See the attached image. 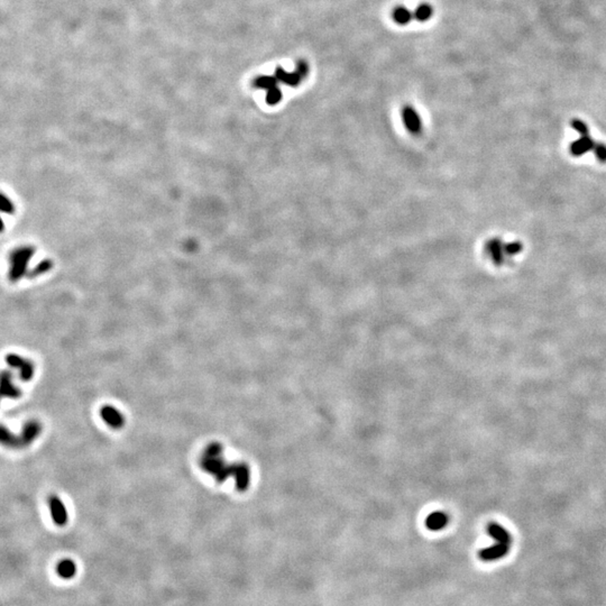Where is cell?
Returning a JSON list of instances; mask_svg holds the SVG:
<instances>
[{
  "mask_svg": "<svg viewBox=\"0 0 606 606\" xmlns=\"http://www.w3.org/2000/svg\"><path fill=\"white\" fill-rule=\"evenodd\" d=\"M202 468L212 474L218 481H224L229 475L236 479V485L239 491H245L250 484V469L246 464L227 465L220 456H208L204 454L202 459Z\"/></svg>",
  "mask_w": 606,
  "mask_h": 606,
  "instance_id": "obj_1",
  "label": "cell"
},
{
  "mask_svg": "<svg viewBox=\"0 0 606 606\" xmlns=\"http://www.w3.org/2000/svg\"><path fill=\"white\" fill-rule=\"evenodd\" d=\"M41 432V427L38 425L37 422H28L25 426L24 431H23L22 437H16L14 436L13 433L9 432L8 430H7L5 427H2V431H1V440L3 444L9 445V446H14V447H21V446H25L28 445L32 442L35 438H37L38 434Z\"/></svg>",
  "mask_w": 606,
  "mask_h": 606,
  "instance_id": "obj_2",
  "label": "cell"
},
{
  "mask_svg": "<svg viewBox=\"0 0 606 606\" xmlns=\"http://www.w3.org/2000/svg\"><path fill=\"white\" fill-rule=\"evenodd\" d=\"M6 362L9 366L19 371L21 379L27 382V380L32 379L34 375V366L29 360L23 358V357L18 355H15V354H10V355L6 356Z\"/></svg>",
  "mask_w": 606,
  "mask_h": 606,
  "instance_id": "obj_3",
  "label": "cell"
},
{
  "mask_svg": "<svg viewBox=\"0 0 606 606\" xmlns=\"http://www.w3.org/2000/svg\"><path fill=\"white\" fill-rule=\"evenodd\" d=\"M510 550V545H505V543L496 542L495 545H492L487 548H484L479 553V557L483 561H495L499 559L503 558L504 556Z\"/></svg>",
  "mask_w": 606,
  "mask_h": 606,
  "instance_id": "obj_4",
  "label": "cell"
},
{
  "mask_svg": "<svg viewBox=\"0 0 606 606\" xmlns=\"http://www.w3.org/2000/svg\"><path fill=\"white\" fill-rule=\"evenodd\" d=\"M50 515L54 523L56 526H65L68 522V511L65 507L64 503L57 496H52L50 499Z\"/></svg>",
  "mask_w": 606,
  "mask_h": 606,
  "instance_id": "obj_5",
  "label": "cell"
},
{
  "mask_svg": "<svg viewBox=\"0 0 606 606\" xmlns=\"http://www.w3.org/2000/svg\"><path fill=\"white\" fill-rule=\"evenodd\" d=\"M402 118L405 127L411 133L418 134L421 130V119L419 117L418 112L414 110V108L406 106L402 110Z\"/></svg>",
  "mask_w": 606,
  "mask_h": 606,
  "instance_id": "obj_6",
  "label": "cell"
},
{
  "mask_svg": "<svg viewBox=\"0 0 606 606\" xmlns=\"http://www.w3.org/2000/svg\"><path fill=\"white\" fill-rule=\"evenodd\" d=\"M101 417L107 425H109L111 428L115 429L122 428L124 423H125L123 414L116 407L110 405H106L101 409Z\"/></svg>",
  "mask_w": 606,
  "mask_h": 606,
  "instance_id": "obj_7",
  "label": "cell"
},
{
  "mask_svg": "<svg viewBox=\"0 0 606 606\" xmlns=\"http://www.w3.org/2000/svg\"><path fill=\"white\" fill-rule=\"evenodd\" d=\"M448 524V515L442 511H436L426 519V526L431 531H440Z\"/></svg>",
  "mask_w": 606,
  "mask_h": 606,
  "instance_id": "obj_8",
  "label": "cell"
},
{
  "mask_svg": "<svg viewBox=\"0 0 606 606\" xmlns=\"http://www.w3.org/2000/svg\"><path fill=\"white\" fill-rule=\"evenodd\" d=\"M487 533L495 540V542L510 545L512 541V537L511 534L508 533V531L502 526L494 522L489 523L487 526Z\"/></svg>",
  "mask_w": 606,
  "mask_h": 606,
  "instance_id": "obj_9",
  "label": "cell"
},
{
  "mask_svg": "<svg viewBox=\"0 0 606 606\" xmlns=\"http://www.w3.org/2000/svg\"><path fill=\"white\" fill-rule=\"evenodd\" d=\"M1 386V394L5 398L16 399L21 396V390L14 385L13 382H11V374L6 371L2 372Z\"/></svg>",
  "mask_w": 606,
  "mask_h": 606,
  "instance_id": "obj_10",
  "label": "cell"
},
{
  "mask_svg": "<svg viewBox=\"0 0 606 606\" xmlns=\"http://www.w3.org/2000/svg\"><path fill=\"white\" fill-rule=\"evenodd\" d=\"M275 77H277L278 81H281V82L291 85V87H297V85L300 84L302 80V76L299 75L297 71L289 73L281 67H278L275 70Z\"/></svg>",
  "mask_w": 606,
  "mask_h": 606,
  "instance_id": "obj_11",
  "label": "cell"
},
{
  "mask_svg": "<svg viewBox=\"0 0 606 606\" xmlns=\"http://www.w3.org/2000/svg\"><path fill=\"white\" fill-rule=\"evenodd\" d=\"M76 570V564L72 560H70V559L62 560L59 566H57V573H59L62 578H65V580H69V578H72L75 576Z\"/></svg>",
  "mask_w": 606,
  "mask_h": 606,
  "instance_id": "obj_12",
  "label": "cell"
},
{
  "mask_svg": "<svg viewBox=\"0 0 606 606\" xmlns=\"http://www.w3.org/2000/svg\"><path fill=\"white\" fill-rule=\"evenodd\" d=\"M413 15L411 11L405 8V7H396L393 10V19L400 25H405L412 19Z\"/></svg>",
  "mask_w": 606,
  "mask_h": 606,
  "instance_id": "obj_13",
  "label": "cell"
},
{
  "mask_svg": "<svg viewBox=\"0 0 606 606\" xmlns=\"http://www.w3.org/2000/svg\"><path fill=\"white\" fill-rule=\"evenodd\" d=\"M278 80L275 76H257L254 81L255 87L261 88V89H266V90H269V89L277 87L278 85Z\"/></svg>",
  "mask_w": 606,
  "mask_h": 606,
  "instance_id": "obj_14",
  "label": "cell"
},
{
  "mask_svg": "<svg viewBox=\"0 0 606 606\" xmlns=\"http://www.w3.org/2000/svg\"><path fill=\"white\" fill-rule=\"evenodd\" d=\"M433 9L428 3H422L414 11V18L419 22H427L432 16Z\"/></svg>",
  "mask_w": 606,
  "mask_h": 606,
  "instance_id": "obj_15",
  "label": "cell"
},
{
  "mask_svg": "<svg viewBox=\"0 0 606 606\" xmlns=\"http://www.w3.org/2000/svg\"><path fill=\"white\" fill-rule=\"evenodd\" d=\"M282 99V91L278 85L267 90L266 93V101L269 104H277Z\"/></svg>",
  "mask_w": 606,
  "mask_h": 606,
  "instance_id": "obj_16",
  "label": "cell"
},
{
  "mask_svg": "<svg viewBox=\"0 0 606 606\" xmlns=\"http://www.w3.org/2000/svg\"><path fill=\"white\" fill-rule=\"evenodd\" d=\"M299 75H300L302 77H304L308 76L309 72V65L306 63L305 61H299L297 63V70H295Z\"/></svg>",
  "mask_w": 606,
  "mask_h": 606,
  "instance_id": "obj_17",
  "label": "cell"
}]
</instances>
